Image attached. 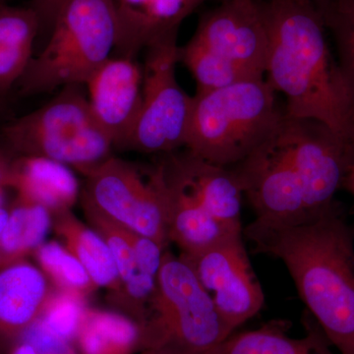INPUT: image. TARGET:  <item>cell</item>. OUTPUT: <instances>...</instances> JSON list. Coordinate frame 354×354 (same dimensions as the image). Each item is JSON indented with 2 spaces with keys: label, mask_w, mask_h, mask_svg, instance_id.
<instances>
[{
  "label": "cell",
  "mask_w": 354,
  "mask_h": 354,
  "mask_svg": "<svg viewBox=\"0 0 354 354\" xmlns=\"http://www.w3.org/2000/svg\"><path fill=\"white\" fill-rule=\"evenodd\" d=\"M257 252L286 266L298 295L339 354H354V230L339 204L295 221L243 227Z\"/></svg>",
  "instance_id": "6da1fadb"
},
{
  "label": "cell",
  "mask_w": 354,
  "mask_h": 354,
  "mask_svg": "<svg viewBox=\"0 0 354 354\" xmlns=\"http://www.w3.org/2000/svg\"><path fill=\"white\" fill-rule=\"evenodd\" d=\"M266 80L285 95L288 118L322 123L354 143V88L328 44L313 0H265Z\"/></svg>",
  "instance_id": "7a4b0ae2"
},
{
  "label": "cell",
  "mask_w": 354,
  "mask_h": 354,
  "mask_svg": "<svg viewBox=\"0 0 354 354\" xmlns=\"http://www.w3.org/2000/svg\"><path fill=\"white\" fill-rule=\"evenodd\" d=\"M264 77L193 95L185 147L207 162L232 167L274 136L283 111Z\"/></svg>",
  "instance_id": "3957f363"
},
{
  "label": "cell",
  "mask_w": 354,
  "mask_h": 354,
  "mask_svg": "<svg viewBox=\"0 0 354 354\" xmlns=\"http://www.w3.org/2000/svg\"><path fill=\"white\" fill-rule=\"evenodd\" d=\"M118 41L113 0H67L46 48L32 57L18 81L24 95L84 85L111 57Z\"/></svg>",
  "instance_id": "277c9868"
},
{
  "label": "cell",
  "mask_w": 354,
  "mask_h": 354,
  "mask_svg": "<svg viewBox=\"0 0 354 354\" xmlns=\"http://www.w3.org/2000/svg\"><path fill=\"white\" fill-rule=\"evenodd\" d=\"M16 156L50 158L81 172L113 156V141L95 121L81 85H69L44 106L0 132Z\"/></svg>",
  "instance_id": "5b68a950"
},
{
  "label": "cell",
  "mask_w": 354,
  "mask_h": 354,
  "mask_svg": "<svg viewBox=\"0 0 354 354\" xmlns=\"http://www.w3.org/2000/svg\"><path fill=\"white\" fill-rule=\"evenodd\" d=\"M146 314L152 317L162 349L207 353L232 335L192 268L169 249L162 256L157 290Z\"/></svg>",
  "instance_id": "8992f818"
},
{
  "label": "cell",
  "mask_w": 354,
  "mask_h": 354,
  "mask_svg": "<svg viewBox=\"0 0 354 354\" xmlns=\"http://www.w3.org/2000/svg\"><path fill=\"white\" fill-rule=\"evenodd\" d=\"M81 202L87 203L121 227L167 248V200L160 162L135 164L111 156L84 169Z\"/></svg>",
  "instance_id": "52a82bcc"
},
{
  "label": "cell",
  "mask_w": 354,
  "mask_h": 354,
  "mask_svg": "<svg viewBox=\"0 0 354 354\" xmlns=\"http://www.w3.org/2000/svg\"><path fill=\"white\" fill-rule=\"evenodd\" d=\"M177 34L167 35L145 50L141 111L123 151L160 157L185 147L193 97L177 82Z\"/></svg>",
  "instance_id": "ba28073f"
},
{
  "label": "cell",
  "mask_w": 354,
  "mask_h": 354,
  "mask_svg": "<svg viewBox=\"0 0 354 354\" xmlns=\"http://www.w3.org/2000/svg\"><path fill=\"white\" fill-rule=\"evenodd\" d=\"M274 140L290 157L304 186L308 216L334 207L335 195L354 164V143L322 123L283 113Z\"/></svg>",
  "instance_id": "9c48e42d"
},
{
  "label": "cell",
  "mask_w": 354,
  "mask_h": 354,
  "mask_svg": "<svg viewBox=\"0 0 354 354\" xmlns=\"http://www.w3.org/2000/svg\"><path fill=\"white\" fill-rule=\"evenodd\" d=\"M179 256L208 291L232 334L262 310L264 291L244 246L243 232L225 237L199 252Z\"/></svg>",
  "instance_id": "30bf717a"
},
{
  "label": "cell",
  "mask_w": 354,
  "mask_h": 354,
  "mask_svg": "<svg viewBox=\"0 0 354 354\" xmlns=\"http://www.w3.org/2000/svg\"><path fill=\"white\" fill-rule=\"evenodd\" d=\"M232 169L256 220L286 223L308 216L301 180L274 136Z\"/></svg>",
  "instance_id": "8fae6325"
},
{
  "label": "cell",
  "mask_w": 354,
  "mask_h": 354,
  "mask_svg": "<svg viewBox=\"0 0 354 354\" xmlns=\"http://www.w3.org/2000/svg\"><path fill=\"white\" fill-rule=\"evenodd\" d=\"M193 38L252 75L265 76L269 32L262 0H221L203 14Z\"/></svg>",
  "instance_id": "7c38bea8"
},
{
  "label": "cell",
  "mask_w": 354,
  "mask_h": 354,
  "mask_svg": "<svg viewBox=\"0 0 354 354\" xmlns=\"http://www.w3.org/2000/svg\"><path fill=\"white\" fill-rule=\"evenodd\" d=\"M86 85L95 121L114 149L122 150L138 120L143 100V70L134 58L109 57Z\"/></svg>",
  "instance_id": "4fadbf2b"
},
{
  "label": "cell",
  "mask_w": 354,
  "mask_h": 354,
  "mask_svg": "<svg viewBox=\"0 0 354 354\" xmlns=\"http://www.w3.org/2000/svg\"><path fill=\"white\" fill-rule=\"evenodd\" d=\"M207 0H113L118 57L134 58L151 44L178 32L186 18Z\"/></svg>",
  "instance_id": "5bb4252c"
},
{
  "label": "cell",
  "mask_w": 354,
  "mask_h": 354,
  "mask_svg": "<svg viewBox=\"0 0 354 354\" xmlns=\"http://www.w3.org/2000/svg\"><path fill=\"white\" fill-rule=\"evenodd\" d=\"M164 157L209 215L230 230L243 232V190L232 167L207 162L188 151L167 153Z\"/></svg>",
  "instance_id": "9a60e30c"
},
{
  "label": "cell",
  "mask_w": 354,
  "mask_h": 354,
  "mask_svg": "<svg viewBox=\"0 0 354 354\" xmlns=\"http://www.w3.org/2000/svg\"><path fill=\"white\" fill-rule=\"evenodd\" d=\"M158 162L167 191L169 243L176 244L180 254L199 252L225 237L243 232L225 227L209 215L164 156H160Z\"/></svg>",
  "instance_id": "2e32d148"
},
{
  "label": "cell",
  "mask_w": 354,
  "mask_h": 354,
  "mask_svg": "<svg viewBox=\"0 0 354 354\" xmlns=\"http://www.w3.org/2000/svg\"><path fill=\"white\" fill-rule=\"evenodd\" d=\"M51 290L43 271L25 259L0 269V348L21 339Z\"/></svg>",
  "instance_id": "e0dca14e"
},
{
  "label": "cell",
  "mask_w": 354,
  "mask_h": 354,
  "mask_svg": "<svg viewBox=\"0 0 354 354\" xmlns=\"http://www.w3.org/2000/svg\"><path fill=\"white\" fill-rule=\"evenodd\" d=\"M7 187L16 196L46 207L53 215L71 209L81 194L68 165L34 156L15 155Z\"/></svg>",
  "instance_id": "ac0fdd59"
},
{
  "label": "cell",
  "mask_w": 354,
  "mask_h": 354,
  "mask_svg": "<svg viewBox=\"0 0 354 354\" xmlns=\"http://www.w3.org/2000/svg\"><path fill=\"white\" fill-rule=\"evenodd\" d=\"M81 204L91 227L106 242L118 266L121 291L114 301L130 305L146 314L157 290L158 278L146 274L140 268L130 241L129 230L121 227L87 203Z\"/></svg>",
  "instance_id": "d6986e66"
},
{
  "label": "cell",
  "mask_w": 354,
  "mask_h": 354,
  "mask_svg": "<svg viewBox=\"0 0 354 354\" xmlns=\"http://www.w3.org/2000/svg\"><path fill=\"white\" fill-rule=\"evenodd\" d=\"M53 228L62 244L80 261L97 288H106L113 300L121 291L120 274L111 249L94 228L84 225L71 209L53 215Z\"/></svg>",
  "instance_id": "ffe728a7"
},
{
  "label": "cell",
  "mask_w": 354,
  "mask_h": 354,
  "mask_svg": "<svg viewBox=\"0 0 354 354\" xmlns=\"http://www.w3.org/2000/svg\"><path fill=\"white\" fill-rule=\"evenodd\" d=\"M305 335L290 337L285 321H272L259 329L232 334L216 348L218 354H335L319 326L305 317Z\"/></svg>",
  "instance_id": "44dd1931"
},
{
  "label": "cell",
  "mask_w": 354,
  "mask_h": 354,
  "mask_svg": "<svg viewBox=\"0 0 354 354\" xmlns=\"http://www.w3.org/2000/svg\"><path fill=\"white\" fill-rule=\"evenodd\" d=\"M0 234V269L24 260L44 243L53 214L41 205L16 196Z\"/></svg>",
  "instance_id": "7402d4cb"
},
{
  "label": "cell",
  "mask_w": 354,
  "mask_h": 354,
  "mask_svg": "<svg viewBox=\"0 0 354 354\" xmlns=\"http://www.w3.org/2000/svg\"><path fill=\"white\" fill-rule=\"evenodd\" d=\"M179 62H183L194 77L196 93L221 90L241 81L259 78L218 55L193 37L185 46H179Z\"/></svg>",
  "instance_id": "603a6c76"
},
{
  "label": "cell",
  "mask_w": 354,
  "mask_h": 354,
  "mask_svg": "<svg viewBox=\"0 0 354 354\" xmlns=\"http://www.w3.org/2000/svg\"><path fill=\"white\" fill-rule=\"evenodd\" d=\"M79 333L85 354L120 353L138 337L136 326L127 318L100 310H86Z\"/></svg>",
  "instance_id": "cb8c5ba5"
},
{
  "label": "cell",
  "mask_w": 354,
  "mask_h": 354,
  "mask_svg": "<svg viewBox=\"0 0 354 354\" xmlns=\"http://www.w3.org/2000/svg\"><path fill=\"white\" fill-rule=\"evenodd\" d=\"M34 254L39 269L58 290L71 291L85 297L97 290L80 261L64 244L44 242Z\"/></svg>",
  "instance_id": "d4e9b609"
},
{
  "label": "cell",
  "mask_w": 354,
  "mask_h": 354,
  "mask_svg": "<svg viewBox=\"0 0 354 354\" xmlns=\"http://www.w3.org/2000/svg\"><path fill=\"white\" fill-rule=\"evenodd\" d=\"M326 28L337 44L339 62L354 88V0H317Z\"/></svg>",
  "instance_id": "484cf974"
},
{
  "label": "cell",
  "mask_w": 354,
  "mask_h": 354,
  "mask_svg": "<svg viewBox=\"0 0 354 354\" xmlns=\"http://www.w3.org/2000/svg\"><path fill=\"white\" fill-rule=\"evenodd\" d=\"M86 297L71 291L51 290L38 319L53 335L68 342L82 324Z\"/></svg>",
  "instance_id": "4316f807"
},
{
  "label": "cell",
  "mask_w": 354,
  "mask_h": 354,
  "mask_svg": "<svg viewBox=\"0 0 354 354\" xmlns=\"http://www.w3.org/2000/svg\"><path fill=\"white\" fill-rule=\"evenodd\" d=\"M32 50L0 46V99L20 80L32 59Z\"/></svg>",
  "instance_id": "83f0119b"
},
{
  "label": "cell",
  "mask_w": 354,
  "mask_h": 354,
  "mask_svg": "<svg viewBox=\"0 0 354 354\" xmlns=\"http://www.w3.org/2000/svg\"><path fill=\"white\" fill-rule=\"evenodd\" d=\"M67 0H32L31 6L38 14L41 25H48L53 27L62 7Z\"/></svg>",
  "instance_id": "f1b7e54d"
},
{
  "label": "cell",
  "mask_w": 354,
  "mask_h": 354,
  "mask_svg": "<svg viewBox=\"0 0 354 354\" xmlns=\"http://www.w3.org/2000/svg\"><path fill=\"white\" fill-rule=\"evenodd\" d=\"M15 155L6 147L0 146V189L7 188L11 167Z\"/></svg>",
  "instance_id": "f546056e"
},
{
  "label": "cell",
  "mask_w": 354,
  "mask_h": 354,
  "mask_svg": "<svg viewBox=\"0 0 354 354\" xmlns=\"http://www.w3.org/2000/svg\"><path fill=\"white\" fill-rule=\"evenodd\" d=\"M344 189L348 191L351 195L354 197V164L351 167V171H349L348 176H346V181L344 184Z\"/></svg>",
  "instance_id": "4dcf8cb0"
},
{
  "label": "cell",
  "mask_w": 354,
  "mask_h": 354,
  "mask_svg": "<svg viewBox=\"0 0 354 354\" xmlns=\"http://www.w3.org/2000/svg\"><path fill=\"white\" fill-rule=\"evenodd\" d=\"M11 354H39L36 353L34 348H32L29 344H24V342H20L18 344L17 348H14L12 353Z\"/></svg>",
  "instance_id": "1f68e13d"
},
{
  "label": "cell",
  "mask_w": 354,
  "mask_h": 354,
  "mask_svg": "<svg viewBox=\"0 0 354 354\" xmlns=\"http://www.w3.org/2000/svg\"><path fill=\"white\" fill-rule=\"evenodd\" d=\"M8 207H7L6 205V206L1 207V208H0V234H1L4 227H6V221L8 220Z\"/></svg>",
  "instance_id": "d6a6232c"
},
{
  "label": "cell",
  "mask_w": 354,
  "mask_h": 354,
  "mask_svg": "<svg viewBox=\"0 0 354 354\" xmlns=\"http://www.w3.org/2000/svg\"><path fill=\"white\" fill-rule=\"evenodd\" d=\"M7 197V188H2L0 189V208L6 206Z\"/></svg>",
  "instance_id": "836d02e7"
},
{
  "label": "cell",
  "mask_w": 354,
  "mask_h": 354,
  "mask_svg": "<svg viewBox=\"0 0 354 354\" xmlns=\"http://www.w3.org/2000/svg\"><path fill=\"white\" fill-rule=\"evenodd\" d=\"M203 354H218V351H216V348L213 349V351H207V353H204Z\"/></svg>",
  "instance_id": "e575fe53"
},
{
  "label": "cell",
  "mask_w": 354,
  "mask_h": 354,
  "mask_svg": "<svg viewBox=\"0 0 354 354\" xmlns=\"http://www.w3.org/2000/svg\"><path fill=\"white\" fill-rule=\"evenodd\" d=\"M2 1H3V0H0V3H1Z\"/></svg>",
  "instance_id": "d590c367"
},
{
  "label": "cell",
  "mask_w": 354,
  "mask_h": 354,
  "mask_svg": "<svg viewBox=\"0 0 354 354\" xmlns=\"http://www.w3.org/2000/svg\"><path fill=\"white\" fill-rule=\"evenodd\" d=\"M313 1H316V0H313Z\"/></svg>",
  "instance_id": "8d00e7d4"
}]
</instances>
